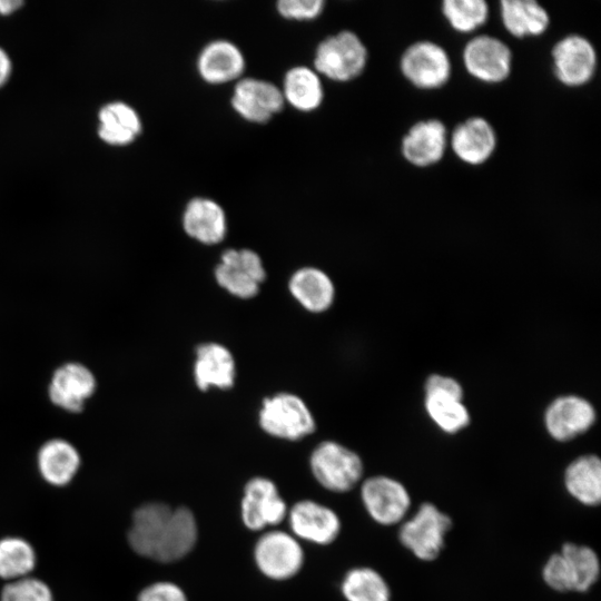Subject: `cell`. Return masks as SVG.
Instances as JSON below:
<instances>
[{
  "label": "cell",
  "mask_w": 601,
  "mask_h": 601,
  "mask_svg": "<svg viewBox=\"0 0 601 601\" xmlns=\"http://www.w3.org/2000/svg\"><path fill=\"white\" fill-rule=\"evenodd\" d=\"M197 539V521L187 506L148 502L132 513L128 543L144 558L162 563L178 561L191 552Z\"/></svg>",
  "instance_id": "cell-1"
},
{
  "label": "cell",
  "mask_w": 601,
  "mask_h": 601,
  "mask_svg": "<svg viewBox=\"0 0 601 601\" xmlns=\"http://www.w3.org/2000/svg\"><path fill=\"white\" fill-rule=\"evenodd\" d=\"M367 60L368 51L359 36L352 30H341L318 42L313 68L322 78L347 82L361 76Z\"/></svg>",
  "instance_id": "cell-2"
},
{
  "label": "cell",
  "mask_w": 601,
  "mask_h": 601,
  "mask_svg": "<svg viewBox=\"0 0 601 601\" xmlns=\"http://www.w3.org/2000/svg\"><path fill=\"white\" fill-rule=\"evenodd\" d=\"M452 526L451 518L431 502L422 503L416 512L401 523L398 540L416 559L435 560Z\"/></svg>",
  "instance_id": "cell-3"
},
{
  "label": "cell",
  "mask_w": 601,
  "mask_h": 601,
  "mask_svg": "<svg viewBox=\"0 0 601 601\" xmlns=\"http://www.w3.org/2000/svg\"><path fill=\"white\" fill-rule=\"evenodd\" d=\"M309 467L315 480L324 489L335 493L352 490L363 474L361 457L334 441H324L314 449Z\"/></svg>",
  "instance_id": "cell-4"
},
{
  "label": "cell",
  "mask_w": 601,
  "mask_h": 601,
  "mask_svg": "<svg viewBox=\"0 0 601 601\" xmlns=\"http://www.w3.org/2000/svg\"><path fill=\"white\" fill-rule=\"evenodd\" d=\"M259 425L267 434L287 441H298L316 428L308 406L290 393H278L263 401Z\"/></svg>",
  "instance_id": "cell-5"
},
{
  "label": "cell",
  "mask_w": 601,
  "mask_h": 601,
  "mask_svg": "<svg viewBox=\"0 0 601 601\" xmlns=\"http://www.w3.org/2000/svg\"><path fill=\"white\" fill-rule=\"evenodd\" d=\"M400 69L414 87L432 90L441 88L450 80L452 63L442 46L421 40L408 46L402 53Z\"/></svg>",
  "instance_id": "cell-6"
},
{
  "label": "cell",
  "mask_w": 601,
  "mask_h": 601,
  "mask_svg": "<svg viewBox=\"0 0 601 601\" xmlns=\"http://www.w3.org/2000/svg\"><path fill=\"white\" fill-rule=\"evenodd\" d=\"M304 550L293 534L273 530L262 534L254 546V560L262 574L272 580H288L304 564Z\"/></svg>",
  "instance_id": "cell-7"
},
{
  "label": "cell",
  "mask_w": 601,
  "mask_h": 601,
  "mask_svg": "<svg viewBox=\"0 0 601 601\" xmlns=\"http://www.w3.org/2000/svg\"><path fill=\"white\" fill-rule=\"evenodd\" d=\"M266 277L260 256L249 248H228L215 268L218 285L229 294L247 299L259 292Z\"/></svg>",
  "instance_id": "cell-8"
},
{
  "label": "cell",
  "mask_w": 601,
  "mask_h": 601,
  "mask_svg": "<svg viewBox=\"0 0 601 601\" xmlns=\"http://www.w3.org/2000/svg\"><path fill=\"white\" fill-rule=\"evenodd\" d=\"M364 509L381 525L402 523L411 508V495L397 480L386 475L366 479L361 487Z\"/></svg>",
  "instance_id": "cell-9"
},
{
  "label": "cell",
  "mask_w": 601,
  "mask_h": 601,
  "mask_svg": "<svg viewBox=\"0 0 601 601\" xmlns=\"http://www.w3.org/2000/svg\"><path fill=\"white\" fill-rule=\"evenodd\" d=\"M233 110L244 120L263 125L285 107L279 86L255 77H243L234 85L230 96Z\"/></svg>",
  "instance_id": "cell-10"
},
{
  "label": "cell",
  "mask_w": 601,
  "mask_h": 601,
  "mask_svg": "<svg viewBox=\"0 0 601 601\" xmlns=\"http://www.w3.org/2000/svg\"><path fill=\"white\" fill-rule=\"evenodd\" d=\"M462 60L469 75L485 83L502 82L512 70L511 49L501 39L490 35L470 39L464 46Z\"/></svg>",
  "instance_id": "cell-11"
},
{
  "label": "cell",
  "mask_w": 601,
  "mask_h": 601,
  "mask_svg": "<svg viewBox=\"0 0 601 601\" xmlns=\"http://www.w3.org/2000/svg\"><path fill=\"white\" fill-rule=\"evenodd\" d=\"M551 57L556 79L566 87L584 86L595 73L597 51L592 42L583 36L563 37L553 46Z\"/></svg>",
  "instance_id": "cell-12"
},
{
  "label": "cell",
  "mask_w": 601,
  "mask_h": 601,
  "mask_svg": "<svg viewBox=\"0 0 601 601\" xmlns=\"http://www.w3.org/2000/svg\"><path fill=\"white\" fill-rule=\"evenodd\" d=\"M288 513V508L276 484L264 476L250 479L240 501V518L252 531L279 524Z\"/></svg>",
  "instance_id": "cell-13"
},
{
  "label": "cell",
  "mask_w": 601,
  "mask_h": 601,
  "mask_svg": "<svg viewBox=\"0 0 601 601\" xmlns=\"http://www.w3.org/2000/svg\"><path fill=\"white\" fill-rule=\"evenodd\" d=\"M288 522L297 539L327 545L339 535L342 523L337 513L316 501L300 500L288 509Z\"/></svg>",
  "instance_id": "cell-14"
},
{
  "label": "cell",
  "mask_w": 601,
  "mask_h": 601,
  "mask_svg": "<svg viewBox=\"0 0 601 601\" xmlns=\"http://www.w3.org/2000/svg\"><path fill=\"white\" fill-rule=\"evenodd\" d=\"M197 73L208 85H225L243 78L246 58L242 49L228 39L207 42L196 59Z\"/></svg>",
  "instance_id": "cell-15"
},
{
  "label": "cell",
  "mask_w": 601,
  "mask_h": 601,
  "mask_svg": "<svg viewBox=\"0 0 601 601\" xmlns=\"http://www.w3.org/2000/svg\"><path fill=\"white\" fill-rule=\"evenodd\" d=\"M449 145L445 125L439 119L413 124L401 142L404 159L415 167H430L442 160Z\"/></svg>",
  "instance_id": "cell-16"
},
{
  "label": "cell",
  "mask_w": 601,
  "mask_h": 601,
  "mask_svg": "<svg viewBox=\"0 0 601 601\" xmlns=\"http://www.w3.org/2000/svg\"><path fill=\"white\" fill-rule=\"evenodd\" d=\"M449 142L460 160L479 166L491 158L497 139L493 126L485 118L474 116L460 122L452 130Z\"/></svg>",
  "instance_id": "cell-17"
},
{
  "label": "cell",
  "mask_w": 601,
  "mask_h": 601,
  "mask_svg": "<svg viewBox=\"0 0 601 601\" xmlns=\"http://www.w3.org/2000/svg\"><path fill=\"white\" fill-rule=\"evenodd\" d=\"M185 233L204 245H216L227 234V215L221 205L209 197L190 198L183 210Z\"/></svg>",
  "instance_id": "cell-18"
},
{
  "label": "cell",
  "mask_w": 601,
  "mask_h": 601,
  "mask_svg": "<svg viewBox=\"0 0 601 601\" xmlns=\"http://www.w3.org/2000/svg\"><path fill=\"white\" fill-rule=\"evenodd\" d=\"M96 390L91 371L79 363H67L52 375L49 385L51 402L68 412H80Z\"/></svg>",
  "instance_id": "cell-19"
},
{
  "label": "cell",
  "mask_w": 601,
  "mask_h": 601,
  "mask_svg": "<svg viewBox=\"0 0 601 601\" xmlns=\"http://www.w3.org/2000/svg\"><path fill=\"white\" fill-rule=\"evenodd\" d=\"M595 420L592 405L578 396L569 395L554 400L545 412V426L556 441L574 439L591 427Z\"/></svg>",
  "instance_id": "cell-20"
},
{
  "label": "cell",
  "mask_w": 601,
  "mask_h": 601,
  "mask_svg": "<svg viewBox=\"0 0 601 601\" xmlns=\"http://www.w3.org/2000/svg\"><path fill=\"white\" fill-rule=\"evenodd\" d=\"M235 376V361L225 346L218 343H205L197 347L194 377L199 390L230 388Z\"/></svg>",
  "instance_id": "cell-21"
},
{
  "label": "cell",
  "mask_w": 601,
  "mask_h": 601,
  "mask_svg": "<svg viewBox=\"0 0 601 601\" xmlns=\"http://www.w3.org/2000/svg\"><path fill=\"white\" fill-rule=\"evenodd\" d=\"M285 105L300 112L318 109L325 98L322 77L313 68L298 65L289 68L279 87Z\"/></svg>",
  "instance_id": "cell-22"
},
{
  "label": "cell",
  "mask_w": 601,
  "mask_h": 601,
  "mask_svg": "<svg viewBox=\"0 0 601 601\" xmlns=\"http://www.w3.org/2000/svg\"><path fill=\"white\" fill-rule=\"evenodd\" d=\"M98 119V136L111 146L129 145L142 130L139 114L124 101H112L102 106Z\"/></svg>",
  "instance_id": "cell-23"
},
{
  "label": "cell",
  "mask_w": 601,
  "mask_h": 601,
  "mask_svg": "<svg viewBox=\"0 0 601 601\" xmlns=\"http://www.w3.org/2000/svg\"><path fill=\"white\" fill-rule=\"evenodd\" d=\"M288 288L294 298L307 311L325 312L334 300L335 288L328 275L316 267H303L290 277Z\"/></svg>",
  "instance_id": "cell-24"
},
{
  "label": "cell",
  "mask_w": 601,
  "mask_h": 601,
  "mask_svg": "<svg viewBox=\"0 0 601 601\" xmlns=\"http://www.w3.org/2000/svg\"><path fill=\"white\" fill-rule=\"evenodd\" d=\"M500 17L505 30L515 38L541 36L550 26L546 9L535 0H502Z\"/></svg>",
  "instance_id": "cell-25"
},
{
  "label": "cell",
  "mask_w": 601,
  "mask_h": 601,
  "mask_svg": "<svg viewBox=\"0 0 601 601\" xmlns=\"http://www.w3.org/2000/svg\"><path fill=\"white\" fill-rule=\"evenodd\" d=\"M564 486L569 495L585 506L601 501V461L597 455H581L564 472Z\"/></svg>",
  "instance_id": "cell-26"
},
{
  "label": "cell",
  "mask_w": 601,
  "mask_h": 601,
  "mask_svg": "<svg viewBox=\"0 0 601 601\" xmlns=\"http://www.w3.org/2000/svg\"><path fill=\"white\" fill-rule=\"evenodd\" d=\"M80 465L78 451L69 442L55 439L45 443L38 453V467L46 482L55 486L68 484Z\"/></svg>",
  "instance_id": "cell-27"
},
{
  "label": "cell",
  "mask_w": 601,
  "mask_h": 601,
  "mask_svg": "<svg viewBox=\"0 0 601 601\" xmlns=\"http://www.w3.org/2000/svg\"><path fill=\"white\" fill-rule=\"evenodd\" d=\"M346 601H391L390 585L383 575L370 566L349 569L341 584Z\"/></svg>",
  "instance_id": "cell-28"
},
{
  "label": "cell",
  "mask_w": 601,
  "mask_h": 601,
  "mask_svg": "<svg viewBox=\"0 0 601 601\" xmlns=\"http://www.w3.org/2000/svg\"><path fill=\"white\" fill-rule=\"evenodd\" d=\"M560 552L566 561L572 581V592L591 590L600 577V560L595 551L583 544L565 542Z\"/></svg>",
  "instance_id": "cell-29"
},
{
  "label": "cell",
  "mask_w": 601,
  "mask_h": 601,
  "mask_svg": "<svg viewBox=\"0 0 601 601\" xmlns=\"http://www.w3.org/2000/svg\"><path fill=\"white\" fill-rule=\"evenodd\" d=\"M35 563L36 554L29 542L16 536L0 540V578L13 581L28 577Z\"/></svg>",
  "instance_id": "cell-30"
},
{
  "label": "cell",
  "mask_w": 601,
  "mask_h": 601,
  "mask_svg": "<svg viewBox=\"0 0 601 601\" xmlns=\"http://www.w3.org/2000/svg\"><path fill=\"white\" fill-rule=\"evenodd\" d=\"M442 13L449 24L460 33H471L489 18V4L484 0H444Z\"/></svg>",
  "instance_id": "cell-31"
},
{
  "label": "cell",
  "mask_w": 601,
  "mask_h": 601,
  "mask_svg": "<svg viewBox=\"0 0 601 601\" xmlns=\"http://www.w3.org/2000/svg\"><path fill=\"white\" fill-rule=\"evenodd\" d=\"M425 407L434 423L446 433H456L470 422L461 398L445 394H426Z\"/></svg>",
  "instance_id": "cell-32"
},
{
  "label": "cell",
  "mask_w": 601,
  "mask_h": 601,
  "mask_svg": "<svg viewBox=\"0 0 601 601\" xmlns=\"http://www.w3.org/2000/svg\"><path fill=\"white\" fill-rule=\"evenodd\" d=\"M0 601H53V597L43 581L24 577L6 584Z\"/></svg>",
  "instance_id": "cell-33"
},
{
  "label": "cell",
  "mask_w": 601,
  "mask_h": 601,
  "mask_svg": "<svg viewBox=\"0 0 601 601\" xmlns=\"http://www.w3.org/2000/svg\"><path fill=\"white\" fill-rule=\"evenodd\" d=\"M324 0H278L276 11L292 21H311L317 19L324 11Z\"/></svg>",
  "instance_id": "cell-34"
},
{
  "label": "cell",
  "mask_w": 601,
  "mask_h": 601,
  "mask_svg": "<svg viewBox=\"0 0 601 601\" xmlns=\"http://www.w3.org/2000/svg\"><path fill=\"white\" fill-rule=\"evenodd\" d=\"M544 583L556 592H572L566 561L560 551L552 553L542 568Z\"/></svg>",
  "instance_id": "cell-35"
},
{
  "label": "cell",
  "mask_w": 601,
  "mask_h": 601,
  "mask_svg": "<svg viewBox=\"0 0 601 601\" xmlns=\"http://www.w3.org/2000/svg\"><path fill=\"white\" fill-rule=\"evenodd\" d=\"M137 601H188L185 591L171 581H157L145 587Z\"/></svg>",
  "instance_id": "cell-36"
},
{
  "label": "cell",
  "mask_w": 601,
  "mask_h": 601,
  "mask_svg": "<svg viewBox=\"0 0 601 601\" xmlns=\"http://www.w3.org/2000/svg\"><path fill=\"white\" fill-rule=\"evenodd\" d=\"M426 394H445L462 398V387L453 378L442 375H432L426 381Z\"/></svg>",
  "instance_id": "cell-37"
},
{
  "label": "cell",
  "mask_w": 601,
  "mask_h": 601,
  "mask_svg": "<svg viewBox=\"0 0 601 601\" xmlns=\"http://www.w3.org/2000/svg\"><path fill=\"white\" fill-rule=\"evenodd\" d=\"M12 70L8 53L0 47V88L8 81Z\"/></svg>",
  "instance_id": "cell-38"
},
{
  "label": "cell",
  "mask_w": 601,
  "mask_h": 601,
  "mask_svg": "<svg viewBox=\"0 0 601 601\" xmlns=\"http://www.w3.org/2000/svg\"><path fill=\"white\" fill-rule=\"evenodd\" d=\"M23 4L19 0H0V14L8 16L18 10Z\"/></svg>",
  "instance_id": "cell-39"
}]
</instances>
